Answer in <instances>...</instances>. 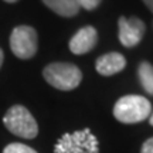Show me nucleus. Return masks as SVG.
<instances>
[{"label":"nucleus","instance_id":"7","mask_svg":"<svg viewBox=\"0 0 153 153\" xmlns=\"http://www.w3.org/2000/svg\"><path fill=\"white\" fill-rule=\"evenodd\" d=\"M97 41H98L97 30L92 26H87L78 30L72 36V38L70 40V50L76 55L85 54L97 45Z\"/></svg>","mask_w":153,"mask_h":153},{"label":"nucleus","instance_id":"13","mask_svg":"<svg viewBox=\"0 0 153 153\" xmlns=\"http://www.w3.org/2000/svg\"><path fill=\"white\" fill-rule=\"evenodd\" d=\"M140 153H153V137L148 139L146 142L143 143V146H142V150H140Z\"/></svg>","mask_w":153,"mask_h":153},{"label":"nucleus","instance_id":"5","mask_svg":"<svg viewBox=\"0 0 153 153\" xmlns=\"http://www.w3.org/2000/svg\"><path fill=\"white\" fill-rule=\"evenodd\" d=\"M38 37L33 27L30 26H19L11 31L10 36V48L13 54L22 58L28 60L37 53Z\"/></svg>","mask_w":153,"mask_h":153},{"label":"nucleus","instance_id":"3","mask_svg":"<svg viewBox=\"0 0 153 153\" xmlns=\"http://www.w3.org/2000/svg\"><path fill=\"white\" fill-rule=\"evenodd\" d=\"M55 153H99L98 139L89 129L65 133L54 146Z\"/></svg>","mask_w":153,"mask_h":153},{"label":"nucleus","instance_id":"6","mask_svg":"<svg viewBox=\"0 0 153 153\" xmlns=\"http://www.w3.org/2000/svg\"><path fill=\"white\" fill-rule=\"evenodd\" d=\"M118 26H119V41L128 48H132L140 43L146 30L145 23L137 17L126 19L122 16L118 20Z\"/></svg>","mask_w":153,"mask_h":153},{"label":"nucleus","instance_id":"16","mask_svg":"<svg viewBox=\"0 0 153 153\" xmlns=\"http://www.w3.org/2000/svg\"><path fill=\"white\" fill-rule=\"evenodd\" d=\"M149 122H150V125L153 126V114L150 115V118H149Z\"/></svg>","mask_w":153,"mask_h":153},{"label":"nucleus","instance_id":"14","mask_svg":"<svg viewBox=\"0 0 153 153\" xmlns=\"http://www.w3.org/2000/svg\"><path fill=\"white\" fill-rule=\"evenodd\" d=\"M143 3L148 6V9L153 13V0H143Z\"/></svg>","mask_w":153,"mask_h":153},{"label":"nucleus","instance_id":"10","mask_svg":"<svg viewBox=\"0 0 153 153\" xmlns=\"http://www.w3.org/2000/svg\"><path fill=\"white\" fill-rule=\"evenodd\" d=\"M137 75L142 88L149 95H153V65L143 61L137 68Z\"/></svg>","mask_w":153,"mask_h":153},{"label":"nucleus","instance_id":"11","mask_svg":"<svg viewBox=\"0 0 153 153\" xmlns=\"http://www.w3.org/2000/svg\"><path fill=\"white\" fill-rule=\"evenodd\" d=\"M3 153H37L34 149L28 148L23 143H10L3 150Z\"/></svg>","mask_w":153,"mask_h":153},{"label":"nucleus","instance_id":"15","mask_svg":"<svg viewBox=\"0 0 153 153\" xmlns=\"http://www.w3.org/2000/svg\"><path fill=\"white\" fill-rule=\"evenodd\" d=\"M3 51H1V48H0V67H1V64H3Z\"/></svg>","mask_w":153,"mask_h":153},{"label":"nucleus","instance_id":"4","mask_svg":"<svg viewBox=\"0 0 153 153\" xmlns=\"http://www.w3.org/2000/svg\"><path fill=\"white\" fill-rule=\"evenodd\" d=\"M3 123L13 135L23 139H33L38 133V125L33 115L22 105H14L6 112Z\"/></svg>","mask_w":153,"mask_h":153},{"label":"nucleus","instance_id":"8","mask_svg":"<svg viewBox=\"0 0 153 153\" xmlns=\"http://www.w3.org/2000/svg\"><path fill=\"white\" fill-rule=\"evenodd\" d=\"M125 67H126L125 57L119 54V53H108L105 55H101L97 60V64H95L97 71L101 75L105 76H109L116 74V72H120Z\"/></svg>","mask_w":153,"mask_h":153},{"label":"nucleus","instance_id":"12","mask_svg":"<svg viewBox=\"0 0 153 153\" xmlns=\"http://www.w3.org/2000/svg\"><path fill=\"white\" fill-rule=\"evenodd\" d=\"M78 1H79V7H84L85 10H94L101 3V0H78Z\"/></svg>","mask_w":153,"mask_h":153},{"label":"nucleus","instance_id":"1","mask_svg":"<svg viewBox=\"0 0 153 153\" xmlns=\"http://www.w3.org/2000/svg\"><path fill=\"white\" fill-rule=\"evenodd\" d=\"M152 105L145 97L126 95L115 104L114 116L122 123H137L150 116Z\"/></svg>","mask_w":153,"mask_h":153},{"label":"nucleus","instance_id":"9","mask_svg":"<svg viewBox=\"0 0 153 153\" xmlns=\"http://www.w3.org/2000/svg\"><path fill=\"white\" fill-rule=\"evenodd\" d=\"M43 3L54 13L62 17L75 16L81 9L78 0H43Z\"/></svg>","mask_w":153,"mask_h":153},{"label":"nucleus","instance_id":"17","mask_svg":"<svg viewBox=\"0 0 153 153\" xmlns=\"http://www.w3.org/2000/svg\"><path fill=\"white\" fill-rule=\"evenodd\" d=\"M4 1H7V3H16L17 0H4Z\"/></svg>","mask_w":153,"mask_h":153},{"label":"nucleus","instance_id":"2","mask_svg":"<svg viewBox=\"0 0 153 153\" xmlns=\"http://www.w3.org/2000/svg\"><path fill=\"white\" fill-rule=\"evenodd\" d=\"M45 81L61 91L75 89L82 79L79 68L68 62H54L44 68L43 72Z\"/></svg>","mask_w":153,"mask_h":153}]
</instances>
